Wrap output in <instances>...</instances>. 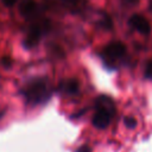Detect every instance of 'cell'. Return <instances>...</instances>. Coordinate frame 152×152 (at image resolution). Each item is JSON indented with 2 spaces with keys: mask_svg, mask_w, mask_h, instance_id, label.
<instances>
[{
  "mask_svg": "<svg viewBox=\"0 0 152 152\" xmlns=\"http://www.w3.org/2000/svg\"><path fill=\"white\" fill-rule=\"evenodd\" d=\"M50 27H51V23H50L49 19H45V18H43V19H36L30 25V27H28V31H27L26 37H25L24 43H23L24 46L26 49H31V48L36 46L39 43L40 38L46 32H49Z\"/></svg>",
  "mask_w": 152,
  "mask_h": 152,
  "instance_id": "cell-3",
  "label": "cell"
},
{
  "mask_svg": "<svg viewBox=\"0 0 152 152\" xmlns=\"http://www.w3.org/2000/svg\"><path fill=\"white\" fill-rule=\"evenodd\" d=\"M64 4H66V5H74L77 0H62Z\"/></svg>",
  "mask_w": 152,
  "mask_h": 152,
  "instance_id": "cell-12",
  "label": "cell"
},
{
  "mask_svg": "<svg viewBox=\"0 0 152 152\" xmlns=\"http://www.w3.org/2000/svg\"><path fill=\"white\" fill-rule=\"evenodd\" d=\"M78 89H80V83L76 78L64 80L58 86V90L65 95H75L78 93Z\"/></svg>",
  "mask_w": 152,
  "mask_h": 152,
  "instance_id": "cell-7",
  "label": "cell"
},
{
  "mask_svg": "<svg viewBox=\"0 0 152 152\" xmlns=\"http://www.w3.org/2000/svg\"><path fill=\"white\" fill-rule=\"evenodd\" d=\"M19 13L27 20L37 19L40 13V7L34 0H21L19 4Z\"/></svg>",
  "mask_w": 152,
  "mask_h": 152,
  "instance_id": "cell-5",
  "label": "cell"
},
{
  "mask_svg": "<svg viewBox=\"0 0 152 152\" xmlns=\"http://www.w3.org/2000/svg\"><path fill=\"white\" fill-rule=\"evenodd\" d=\"M103 53H104V56H106L104 58L107 61L115 62L118 59H121L126 55V45L118 40L110 42L109 44H107L104 46Z\"/></svg>",
  "mask_w": 152,
  "mask_h": 152,
  "instance_id": "cell-4",
  "label": "cell"
},
{
  "mask_svg": "<svg viewBox=\"0 0 152 152\" xmlns=\"http://www.w3.org/2000/svg\"><path fill=\"white\" fill-rule=\"evenodd\" d=\"M23 95L27 103L30 104H39L45 102L50 97V87L45 78L38 77L31 80L25 84L23 89Z\"/></svg>",
  "mask_w": 152,
  "mask_h": 152,
  "instance_id": "cell-1",
  "label": "cell"
},
{
  "mask_svg": "<svg viewBox=\"0 0 152 152\" xmlns=\"http://www.w3.org/2000/svg\"><path fill=\"white\" fill-rule=\"evenodd\" d=\"M77 152H90V151H89V148H88L87 146H83V147L78 148V151H77Z\"/></svg>",
  "mask_w": 152,
  "mask_h": 152,
  "instance_id": "cell-13",
  "label": "cell"
},
{
  "mask_svg": "<svg viewBox=\"0 0 152 152\" xmlns=\"http://www.w3.org/2000/svg\"><path fill=\"white\" fill-rule=\"evenodd\" d=\"M124 124H125V126L127 128H135L137 120L134 118H132V116H126V118H124Z\"/></svg>",
  "mask_w": 152,
  "mask_h": 152,
  "instance_id": "cell-8",
  "label": "cell"
},
{
  "mask_svg": "<svg viewBox=\"0 0 152 152\" xmlns=\"http://www.w3.org/2000/svg\"><path fill=\"white\" fill-rule=\"evenodd\" d=\"M128 25L135 30L137 32H139L140 34H144V36H147L151 33V25L148 23V20L140 15V14H133L129 17L128 19Z\"/></svg>",
  "mask_w": 152,
  "mask_h": 152,
  "instance_id": "cell-6",
  "label": "cell"
},
{
  "mask_svg": "<svg viewBox=\"0 0 152 152\" xmlns=\"http://www.w3.org/2000/svg\"><path fill=\"white\" fill-rule=\"evenodd\" d=\"M1 65L4 66V68H11V65H12V59H11V57H8V56H4L2 58H1Z\"/></svg>",
  "mask_w": 152,
  "mask_h": 152,
  "instance_id": "cell-10",
  "label": "cell"
},
{
  "mask_svg": "<svg viewBox=\"0 0 152 152\" xmlns=\"http://www.w3.org/2000/svg\"><path fill=\"white\" fill-rule=\"evenodd\" d=\"M114 112H115V107L113 101L107 96H100L96 100V110L91 119L93 125L100 129L108 127Z\"/></svg>",
  "mask_w": 152,
  "mask_h": 152,
  "instance_id": "cell-2",
  "label": "cell"
},
{
  "mask_svg": "<svg viewBox=\"0 0 152 152\" xmlns=\"http://www.w3.org/2000/svg\"><path fill=\"white\" fill-rule=\"evenodd\" d=\"M2 114H4V113H2V112H0V118L2 116Z\"/></svg>",
  "mask_w": 152,
  "mask_h": 152,
  "instance_id": "cell-14",
  "label": "cell"
},
{
  "mask_svg": "<svg viewBox=\"0 0 152 152\" xmlns=\"http://www.w3.org/2000/svg\"><path fill=\"white\" fill-rule=\"evenodd\" d=\"M2 1V4L5 5V6H7V7H12L15 2H17V0H1Z\"/></svg>",
  "mask_w": 152,
  "mask_h": 152,
  "instance_id": "cell-11",
  "label": "cell"
},
{
  "mask_svg": "<svg viewBox=\"0 0 152 152\" xmlns=\"http://www.w3.org/2000/svg\"><path fill=\"white\" fill-rule=\"evenodd\" d=\"M144 75H145V77H146V78L152 80V61H148V62L146 63Z\"/></svg>",
  "mask_w": 152,
  "mask_h": 152,
  "instance_id": "cell-9",
  "label": "cell"
}]
</instances>
